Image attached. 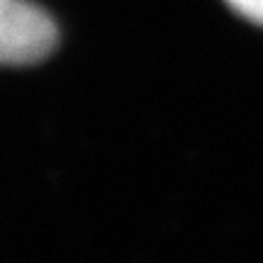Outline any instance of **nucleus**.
I'll list each match as a JSON object with an SVG mask.
<instances>
[{
	"label": "nucleus",
	"mask_w": 263,
	"mask_h": 263,
	"mask_svg": "<svg viewBox=\"0 0 263 263\" xmlns=\"http://www.w3.org/2000/svg\"><path fill=\"white\" fill-rule=\"evenodd\" d=\"M59 42L54 20L29 0H0V66L47 59Z\"/></svg>",
	"instance_id": "f257e3e1"
},
{
	"label": "nucleus",
	"mask_w": 263,
	"mask_h": 263,
	"mask_svg": "<svg viewBox=\"0 0 263 263\" xmlns=\"http://www.w3.org/2000/svg\"><path fill=\"white\" fill-rule=\"evenodd\" d=\"M239 17L263 27V0H224Z\"/></svg>",
	"instance_id": "f03ea898"
}]
</instances>
